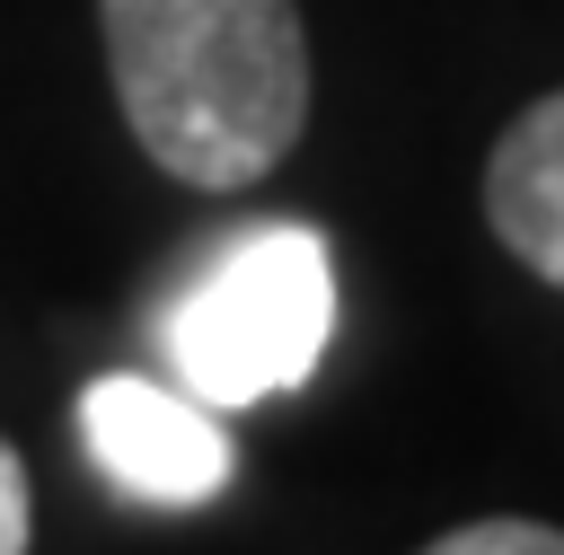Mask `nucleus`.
Wrapping results in <instances>:
<instances>
[{
	"label": "nucleus",
	"mask_w": 564,
	"mask_h": 555,
	"mask_svg": "<svg viewBox=\"0 0 564 555\" xmlns=\"http://www.w3.org/2000/svg\"><path fill=\"white\" fill-rule=\"evenodd\" d=\"M132 141L185 185H256L308 123L300 0H97Z\"/></svg>",
	"instance_id": "f257e3e1"
},
{
	"label": "nucleus",
	"mask_w": 564,
	"mask_h": 555,
	"mask_svg": "<svg viewBox=\"0 0 564 555\" xmlns=\"http://www.w3.org/2000/svg\"><path fill=\"white\" fill-rule=\"evenodd\" d=\"M335 335V264L326 238L300 220L238 229L176 300H167V361L203 405H256L317 370Z\"/></svg>",
	"instance_id": "f03ea898"
},
{
	"label": "nucleus",
	"mask_w": 564,
	"mask_h": 555,
	"mask_svg": "<svg viewBox=\"0 0 564 555\" xmlns=\"http://www.w3.org/2000/svg\"><path fill=\"white\" fill-rule=\"evenodd\" d=\"M79 440H88L97 476H106L115 493L150 502V511H194V502H212V493L229 485V467H238L229 432L212 423V405H203L194 388L176 396V388L132 379V370L88 379V396H79Z\"/></svg>",
	"instance_id": "7ed1b4c3"
},
{
	"label": "nucleus",
	"mask_w": 564,
	"mask_h": 555,
	"mask_svg": "<svg viewBox=\"0 0 564 555\" xmlns=\"http://www.w3.org/2000/svg\"><path fill=\"white\" fill-rule=\"evenodd\" d=\"M485 220L538 282L564 291V88L520 106L511 132L494 141V159H485Z\"/></svg>",
	"instance_id": "20e7f679"
},
{
	"label": "nucleus",
	"mask_w": 564,
	"mask_h": 555,
	"mask_svg": "<svg viewBox=\"0 0 564 555\" xmlns=\"http://www.w3.org/2000/svg\"><path fill=\"white\" fill-rule=\"evenodd\" d=\"M423 555H564V529H546V520H467V529H449V537H432Z\"/></svg>",
	"instance_id": "39448f33"
},
{
	"label": "nucleus",
	"mask_w": 564,
	"mask_h": 555,
	"mask_svg": "<svg viewBox=\"0 0 564 555\" xmlns=\"http://www.w3.org/2000/svg\"><path fill=\"white\" fill-rule=\"evenodd\" d=\"M26 520H35L26 458H18V449H9V432H0V555H26Z\"/></svg>",
	"instance_id": "423d86ee"
}]
</instances>
